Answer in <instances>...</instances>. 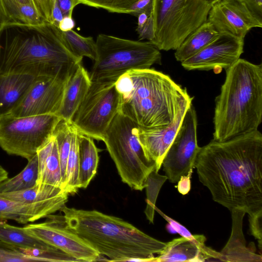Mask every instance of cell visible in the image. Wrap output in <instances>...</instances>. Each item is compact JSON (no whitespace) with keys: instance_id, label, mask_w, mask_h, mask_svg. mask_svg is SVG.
I'll use <instances>...</instances> for the list:
<instances>
[{"instance_id":"cell-31","label":"cell","mask_w":262,"mask_h":262,"mask_svg":"<svg viewBox=\"0 0 262 262\" xmlns=\"http://www.w3.org/2000/svg\"><path fill=\"white\" fill-rule=\"evenodd\" d=\"M167 180L166 176L159 174L156 170L152 171L147 178L145 188L146 207L144 212L150 223L154 222L156 200L162 186Z\"/></svg>"},{"instance_id":"cell-34","label":"cell","mask_w":262,"mask_h":262,"mask_svg":"<svg viewBox=\"0 0 262 262\" xmlns=\"http://www.w3.org/2000/svg\"><path fill=\"white\" fill-rule=\"evenodd\" d=\"M249 228L251 235L258 241V247L262 249V210L249 215Z\"/></svg>"},{"instance_id":"cell-45","label":"cell","mask_w":262,"mask_h":262,"mask_svg":"<svg viewBox=\"0 0 262 262\" xmlns=\"http://www.w3.org/2000/svg\"><path fill=\"white\" fill-rule=\"evenodd\" d=\"M8 178V172L0 165V183Z\"/></svg>"},{"instance_id":"cell-6","label":"cell","mask_w":262,"mask_h":262,"mask_svg":"<svg viewBox=\"0 0 262 262\" xmlns=\"http://www.w3.org/2000/svg\"><path fill=\"white\" fill-rule=\"evenodd\" d=\"M97 56L89 73L92 81H114L132 70L161 64L160 50L149 41L142 42L100 34Z\"/></svg>"},{"instance_id":"cell-5","label":"cell","mask_w":262,"mask_h":262,"mask_svg":"<svg viewBox=\"0 0 262 262\" xmlns=\"http://www.w3.org/2000/svg\"><path fill=\"white\" fill-rule=\"evenodd\" d=\"M216 97L213 139L224 141L258 129L262 121V65L238 59L226 70Z\"/></svg>"},{"instance_id":"cell-25","label":"cell","mask_w":262,"mask_h":262,"mask_svg":"<svg viewBox=\"0 0 262 262\" xmlns=\"http://www.w3.org/2000/svg\"><path fill=\"white\" fill-rule=\"evenodd\" d=\"M77 138L79 188H86L97 172L100 150L91 137L78 132Z\"/></svg>"},{"instance_id":"cell-4","label":"cell","mask_w":262,"mask_h":262,"mask_svg":"<svg viewBox=\"0 0 262 262\" xmlns=\"http://www.w3.org/2000/svg\"><path fill=\"white\" fill-rule=\"evenodd\" d=\"M115 85L120 97L119 112L145 128L169 125L190 97L168 75L150 68L129 71Z\"/></svg>"},{"instance_id":"cell-38","label":"cell","mask_w":262,"mask_h":262,"mask_svg":"<svg viewBox=\"0 0 262 262\" xmlns=\"http://www.w3.org/2000/svg\"><path fill=\"white\" fill-rule=\"evenodd\" d=\"M153 0H139L131 7L130 14L137 16L142 13L150 15L152 13Z\"/></svg>"},{"instance_id":"cell-10","label":"cell","mask_w":262,"mask_h":262,"mask_svg":"<svg viewBox=\"0 0 262 262\" xmlns=\"http://www.w3.org/2000/svg\"><path fill=\"white\" fill-rule=\"evenodd\" d=\"M114 81H92L71 123L78 133L103 141L120 111V97Z\"/></svg>"},{"instance_id":"cell-16","label":"cell","mask_w":262,"mask_h":262,"mask_svg":"<svg viewBox=\"0 0 262 262\" xmlns=\"http://www.w3.org/2000/svg\"><path fill=\"white\" fill-rule=\"evenodd\" d=\"M193 98L190 97L184 102L175 120L168 126L145 128L138 126L137 135L139 141L147 158L155 163L157 171L162 166L164 157L178 133Z\"/></svg>"},{"instance_id":"cell-14","label":"cell","mask_w":262,"mask_h":262,"mask_svg":"<svg viewBox=\"0 0 262 262\" xmlns=\"http://www.w3.org/2000/svg\"><path fill=\"white\" fill-rule=\"evenodd\" d=\"M207 21L220 34L243 39L251 29L262 27V20L239 0H221L214 4Z\"/></svg>"},{"instance_id":"cell-39","label":"cell","mask_w":262,"mask_h":262,"mask_svg":"<svg viewBox=\"0 0 262 262\" xmlns=\"http://www.w3.org/2000/svg\"><path fill=\"white\" fill-rule=\"evenodd\" d=\"M64 17H72L74 8L79 4L78 0H56Z\"/></svg>"},{"instance_id":"cell-21","label":"cell","mask_w":262,"mask_h":262,"mask_svg":"<svg viewBox=\"0 0 262 262\" xmlns=\"http://www.w3.org/2000/svg\"><path fill=\"white\" fill-rule=\"evenodd\" d=\"M232 219V232L230 237L226 246L220 253L222 261L261 262L262 256L255 253V249L246 246L244 238L242 224L246 212L241 210L231 211Z\"/></svg>"},{"instance_id":"cell-8","label":"cell","mask_w":262,"mask_h":262,"mask_svg":"<svg viewBox=\"0 0 262 262\" xmlns=\"http://www.w3.org/2000/svg\"><path fill=\"white\" fill-rule=\"evenodd\" d=\"M211 7L205 0H153L155 37L150 42L159 50H176L207 21Z\"/></svg>"},{"instance_id":"cell-2","label":"cell","mask_w":262,"mask_h":262,"mask_svg":"<svg viewBox=\"0 0 262 262\" xmlns=\"http://www.w3.org/2000/svg\"><path fill=\"white\" fill-rule=\"evenodd\" d=\"M0 46V73L24 71L38 76H56L73 71L82 59L69 49L61 31L45 22L37 26L8 24Z\"/></svg>"},{"instance_id":"cell-32","label":"cell","mask_w":262,"mask_h":262,"mask_svg":"<svg viewBox=\"0 0 262 262\" xmlns=\"http://www.w3.org/2000/svg\"><path fill=\"white\" fill-rule=\"evenodd\" d=\"M139 0H78L79 4L102 8L111 12L129 14L132 6Z\"/></svg>"},{"instance_id":"cell-33","label":"cell","mask_w":262,"mask_h":262,"mask_svg":"<svg viewBox=\"0 0 262 262\" xmlns=\"http://www.w3.org/2000/svg\"><path fill=\"white\" fill-rule=\"evenodd\" d=\"M40 261L36 257L28 255L17 247L0 241V262Z\"/></svg>"},{"instance_id":"cell-35","label":"cell","mask_w":262,"mask_h":262,"mask_svg":"<svg viewBox=\"0 0 262 262\" xmlns=\"http://www.w3.org/2000/svg\"><path fill=\"white\" fill-rule=\"evenodd\" d=\"M55 1L33 0L42 19L47 23L52 22V13Z\"/></svg>"},{"instance_id":"cell-1","label":"cell","mask_w":262,"mask_h":262,"mask_svg":"<svg viewBox=\"0 0 262 262\" xmlns=\"http://www.w3.org/2000/svg\"><path fill=\"white\" fill-rule=\"evenodd\" d=\"M194 167L214 201L251 215L262 210V135L256 130L201 147Z\"/></svg>"},{"instance_id":"cell-9","label":"cell","mask_w":262,"mask_h":262,"mask_svg":"<svg viewBox=\"0 0 262 262\" xmlns=\"http://www.w3.org/2000/svg\"><path fill=\"white\" fill-rule=\"evenodd\" d=\"M61 119L55 114L0 117V147L28 161L53 136Z\"/></svg>"},{"instance_id":"cell-46","label":"cell","mask_w":262,"mask_h":262,"mask_svg":"<svg viewBox=\"0 0 262 262\" xmlns=\"http://www.w3.org/2000/svg\"><path fill=\"white\" fill-rule=\"evenodd\" d=\"M16 1H17L18 2H19L21 4H27V5H32L35 6L33 0H16Z\"/></svg>"},{"instance_id":"cell-13","label":"cell","mask_w":262,"mask_h":262,"mask_svg":"<svg viewBox=\"0 0 262 262\" xmlns=\"http://www.w3.org/2000/svg\"><path fill=\"white\" fill-rule=\"evenodd\" d=\"M46 218L43 222L30 224L24 228L29 233L61 250L79 261L99 260L101 255L67 227L62 215L51 214Z\"/></svg>"},{"instance_id":"cell-36","label":"cell","mask_w":262,"mask_h":262,"mask_svg":"<svg viewBox=\"0 0 262 262\" xmlns=\"http://www.w3.org/2000/svg\"><path fill=\"white\" fill-rule=\"evenodd\" d=\"M136 31L139 35V40L147 39L151 41L155 37V27L153 18L151 14L146 21L141 27H137Z\"/></svg>"},{"instance_id":"cell-11","label":"cell","mask_w":262,"mask_h":262,"mask_svg":"<svg viewBox=\"0 0 262 262\" xmlns=\"http://www.w3.org/2000/svg\"><path fill=\"white\" fill-rule=\"evenodd\" d=\"M200 149L197 141L196 114L191 103L162 161L169 182L177 183L181 177L191 174Z\"/></svg>"},{"instance_id":"cell-19","label":"cell","mask_w":262,"mask_h":262,"mask_svg":"<svg viewBox=\"0 0 262 262\" xmlns=\"http://www.w3.org/2000/svg\"><path fill=\"white\" fill-rule=\"evenodd\" d=\"M0 241L22 249L36 250L49 254L58 262L79 261L61 250L52 246L27 232L24 227L0 221Z\"/></svg>"},{"instance_id":"cell-30","label":"cell","mask_w":262,"mask_h":262,"mask_svg":"<svg viewBox=\"0 0 262 262\" xmlns=\"http://www.w3.org/2000/svg\"><path fill=\"white\" fill-rule=\"evenodd\" d=\"M78 131L75 130L71 142L68 158L64 182L62 189L69 194L76 193L79 189V157L78 146Z\"/></svg>"},{"instance_id":"cell-15","label":"cell","mask_w":262,"mask_h":262,"mask_svg":"<svg viewBox=\"0 0 262 262\" xmlns=\"http://www.w3.org/2000/svg\"><path fill=\"white\" fill-rule=\"evenodd\" d=\"M244 39L220 34L199 52L181 62L187 70L209 71L231 67L243 53Z\"/></svg>"},{"instance_id":"cell-27","label":"cell","mask_w":262,"mask_h":262,"mask_svg":"<svg viewBox=\"0 0 262 262\" xmlns=\"http://www.w3.org/2000/svg\"><path fill=\"white\" fill-rule=\"evenodd\" d=\"M16 176L0 183V194L17 192L35 186L38 178V159L36 154Z\"/></svg>"},{"instance_id":"cell-44","label":"cell","mask_w":262,"mask_h":262,"mask_svg":"<svg viewBox=\"0 0 262 262\" xmlns=\"http://www.w3.org/2000/svg\"><path fill=\"white\" fill-rule=\"evenodd\" d=\"M148 14L145 13H142L138 16V26L141 27L146 21L148 16Z\"/></svg>"},{"instance_id":"cell-3","label":"cell","mask_w":262,"mask_h":262,"mask_svg":"<svg viewBox=\"0 0 262 262\" xmlns=\"http://www.w3.org/2000/svg\"><path fill=\"white\" fill-rule=\"evenodd\" d=\"M60 211L67 227L108 257L107 261L151 262L166 245L122 219L95 210L65 205Z\"/></svg>"},{"instance_id":"cell-24","label":"cell","mask_w":262,"mask_h":262,"mask_svg":"<svg viewBox=\"0 0 262 262\" xmlns=\"http://www.w3.org/2000/svg\"><path fill=\"white\" fill-rule=\"evenodd\" d=\"M45 22L34 5L16 0H0V27L8 24L37 26Z\"/></svg>"},{"instance_id":"cell-22","label":"cell","mask_w":262,"mask_h":262,"mask_svg":"<svg viewBox=\"0 0 262 262\" xmlns=\"http://www.w3.org/2000/svg\"><path fill=\"white\" fill-rule=\"evenodd\" d=\"M36 77L24 71L0 73V117L11 112Z\"/></svg>"},{"instance_id":"cell-18","label":"cell","mask_w":262,"mask_h":262,"mask_svg":"<svg viewBox=\"0 0 262 262\" xmlns=\"http://www.w3.org/2000/svg\"><path fill=\"white\" fill-rule=\"evenodd\" d=\"M205 241L203 235H196L194 239L182 236L173 239L166 242L151 262L220 261V253L206 246Z\"/></svg>"},{"instance_id":"cell-37","label":"cell","mask_w":262,"mask_h":262,"mask_svg":"<svg viewBox=\"0 0 262 262\" xmlns=\"http://www.w3.org/2000/svg\"><path fill=\"white\" fill-rule=\"evenodd\" d=\"M155 210H156L164 217V219L167 221L172 228H173V229L178 233L180 234L181 236L189 239H194L196 235L192 234L184 226L165 215L164 213L157 209L156 207Z\"/></svg>"},{"instance_id":"cell-20","label":"cell","mask_w":262,"mask_h":262,"mask_svg":"<svg viewBox=\"0 0 262 262\" xmlns=\"http://www.w3.org/2000/svg\"><path fill=\"white\" fill-rule=\"evenodd\" d=\"M92 81L89 73L79 63L66 84L61 104L56 115L67 122L71 120L85 96Z\"/></svg>"},{"instance_id":"cell-26","label":"cell","mask_w":262,"mask_h":262,"mask_svg":"<svg viewBox=\"0 0 262 262\" xmlns=\"http://www.w3.org/2000/svg\"><path fill=\"white\" fill-rule=\"evenodd\" d=\"M220 33L208 21H206L190 34L176 50L174 56L181 62L193 56L215 39Z\"/></svg>"},{"instance_id":"cell-29","label":"cell","mask_w":262,"mask_h":262,"mask_svg":"<svg viewBox=\"0 0 262 262\" xmlns=\"http://www.w3.org/2000/svg\"><path fill=\"white\" fill-rule=\"evenodd\" d=\"M69 49L77 58L83 57L94 60L97 56L96 41L92 37H84L73 30L61 31Z\"/></svg>"},{"instance_id":"cell-7","label":"cell","mask_w":262,"mask_h":262,"mask_svg":"<svg viewBox=\"0 0 262 262\" xmlns=\"http://www.w3.org/2000/svg\"><path fill=\"white\" fill-rule=\"evenodd\" d=\"M138 127L119 112L107 128L102 141L122 181L132 189L142 191L146 187L149 173L156 170V165L145 156L137 135Z\"/></svg>"},{"instance_id":"cell-12","label":"cell","mask_w":262,"mask_h":262,"mask_svg":"<svg viewBox=\"0 0 262 262\" xmlns=\"http://www.w3.org/2000/svg\"><path fill=\"white\" fill-rule=\"evenodd\" d=\"M73 71L56 76H37L8 114L15 117L56 115L66 84Z\"/></svg>"},{"instance_id":"cell-42","label":"cell","mask_w":262,"mask_h":262,"mask_svg":"<svg viewBox=\"0 0 262 262\" xmlns=\"http://www.w3.org/2000/svg\"><path fill=\"white\" fill-rule=\"evenodd\" d=\"M64 16L57 3L55 2L52 13V22L51 24L58 27L60 22Z\"/></svg>"},{"instance_id":"cell-41","label":"cell","mask_w":262,"mask_h":262,"mask_svg":"<svg viewBox=\"0 0 262 262\" xmlns=\"http://www.w3.org/2000/svg\"><path fill=\"white\" fill-rule=\"evenodd\" d=\"M191 174H189L187 176H183L181 178L180 180L178 182V189L179 191L183 194H187L190 189V178Z\"/></svg>"},{"instance_id":"cell-40","label":"cell","mask_w":262,"mask_h":262,"mask_svg":"<svg viewBox=\"0 0 262 262\" xmlns=\"http://www.w3.org/2000/svg\"><path fill=\"white\" fill-rule=\"evenodd\" d=\"M258 18L262 20V0H239Z\"/></svg>"},{"instance_id":"cell-28","label":"cell","mask_w":262,"mask_h":262,"mask_svg":"<svg viewBox=\"0 0 262 262\" xmlns=\"http://www.w3.org/2000/svg\"><path fill=\"white\" fill-rule=\"evenodd\" d=\"M67 193L60 187L44 184H37L30 189L0 194L7 199L24 203H34L53 199Z\"/></svg>"},{"instance_id":"cell-17","label":"cell","mask_w":262,"mask_h":262,"mask_svg":"<svg viewBox=\"0 0 262 262\" xmlns=\"http://www.w3.org/2000/svg\"><path fill=\"white\" fill-rule=\"evenodd\" d=\"M68 193L34 203H24L0 196V221L14 220L21 224L34 222L60 211L68 201Z\"/></svg>"},{"instance_id":"cell-23","label":"cell","mask_w":262,"mask_h":262,"mask_svg":"<svg viewBox=\"0 0 262 262\" xmlns=\"http://www.w3.org/2000/svg\"><path fill=\"white\" fill-rule=\"evenodd\" d=\"M38 178L37 184H44L61 188L60 162L55 137L38 149Z\"/></svg>"},{"instance_id":"cell-47","label":"cell","mask_w":262,"mask_h":262,"mask_svg":"<svg viewBox=\"0 0 262 262\" xmlns=\"http://www.w3.org/2000/svg\"><path fill=\"white\" fill-rule=\"evenodd\" d=\"M221 0H205V1L209 4L211 6H212L214 4L216 3L217 2L220 1Z\"/></svg>"},{"instance_id":"cell-43","label":"cell","mask_w":262,"mask_h":262,"mask_svg":"<svg viewBox=\"0 0 262 262\" xmlns=\"http://www.w3.org/2000/svg\"><path fill=\"white\" fill-rule=\"evenodd\" d=\"M75 26V23L72 17H64L60 22L58 28L61 31H67L72 30Z\"/></svg>"}]
</instances>
